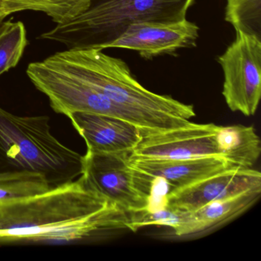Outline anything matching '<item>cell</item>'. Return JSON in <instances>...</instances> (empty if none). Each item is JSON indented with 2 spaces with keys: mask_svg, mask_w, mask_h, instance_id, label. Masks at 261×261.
Masks as SVG:
<instances>
[{
  "mask_svg": "<svg viewBox=\"0 0 261 261\" xmlns=\"http://www.w3.org/2000/svg\"><path fill=\"white\" fill-rule=\"evenodd\" d=\"M28 44L23 22L10 19L0 23V75L16 67Z\"/></svg>",
  "mask_w": 261,
  "mask_h": 261,
  "instance_id": "5bb4252c",
  "label": "cell"
},
{
  "mask_svg": "<svg viewBox=\"0 0 261 261\" xmlns=\"http://www.w3.org/2000/svg\"><path fill=\"white\" fill-rule=\"evenodd\" d=\"M130 212L108 204L74 181L0 203V244H70L127 229Z\"/></svg>",
  "mask_w": 261,
  "mask_h": 261,
  "instance_id": "6da1fadb",
  "label": "cell"
},
{
  "mask_svg": "<svg viewBox=\"0 0 261 261\" xmlns=\"http://www.w3.org/2000/svg\"><path fill=\"white\" fill-rule=\"evenodd\" d=\"M90 0H1L7 16L23 11L40 12L57 24L71 20L88 7Z\"/></svg>",
  "mask_w": 261,
  "mask_h": 261,
  "instance_id": "4fadbf2b",
  "label": "cell"
},
{
  "mask_svg": "<svg viewBox=\"0 0 261 261\" xmlns=\"http://www.w3.org/2000/svg\"><path fill=\"white\" fill-rule=\"evenodd\" d=\"M7 17V16L6 15L4 9H3L2 4H1V0H0V20H4V19H5Z\"/></svg>",
  "mask_w": 261,
  "mask_h": 261,
  "instance_id": "e0dca14e",
  "label": "cell"
},
{
  "mask_svg": "<svg viewBox=\"0 0 261 261\" xmlns=\"http://www.w3.org/2000/svg\"><path fill=\"white\" fill-rule=\"evenodd\" d=\"M46 59L129 113L142 131L181 127L195 117L192 105L146 89L134 79L126 62L102 50L67 49Z\"/></svg>",
  "mask_w": 261,
  "mask_h": 261,
  "instance_id": "7a4b0ae2",
  "label": "cell"
},
{
  "mask_svg": "<svg viewBox=\"0 0 261 261\" xmlns=\"http://www.w3.org/2000/svg\"><path fill=\"white\" fill-rule=\"evenodd\" d=\"M82 161L51 134L49 117H20L0 108V174H37L53 189L79 178Z\"/></svg>",
  "mask_w": 261,
  "mask_h": 261,
  "instance_id": "277c9868",
  "label": "cell"
},
{
  "mask_svg": "<svg viewBox=\"0 0 261 261\" xmlns=\"http://www.w3.org/2000/svg\"><path fill=\"white\" fill-rule=\"evenodd\" d=\"M195 0H90L87 8L68 22L39 36L67 49L103 50L138 22L170 23L186 19Z\"/></svg>",
  "mask_w": 261,
  "mask_h": 261,
  "instance_id": "3957f363",
  "label": "cell"
},
{
  "mask_svg": "<svg viewBox=\"0 0 261 261\" xmlns=\"http://www.w3.org/2000/svg\"><path fill=\"white\" fill-rule=\"evenodd\" d=\"M254 190H261L259 171L231 168L187 187L172 189L166 195L164 205L181 212H194L214 201Z\"/></svg>",
  "mask_w": 261,
  "mask_h": 261,
  "instance_id": "ba28073f",
  "label": "cell"
},
{
  "mask_svg": "<svg viewBox=\"0 0 261 261\" xmlns=\"http://www.w3.org/2000/svg\"><path fill=\"white\" fill-rule=\"evenodd\" d=\"M3 21H4V20H0V23H1V22H3Z\"/></svg>",
  "mask_w": 261,
  "mask_h": 261,
  "instance_id": "ac0fdd59",
  "label": "cell"
},
{
  "mask_svg": "<svg viewBox=\"0 0 261 261\" xmlns=\"http://www.w3.org/2000/svg\"><path fill=\"white\" fill-rule=\"evenodd\" d=\"M129 155L87 150L80 177L89 190L121 210L137 212L152 208V181L131 167Z\"/></svg>",
  "mask_w": 261,
  "mask_h": 261,
  "instance_id": "8992f818",
  "label": "cell"
},
{
  "mask_svg": "<svg viewBox=\"0 0 261 261\" xmlns=\"http://www.w3.org/2000/svg\"><path fill=\"white\" fill-rule=\"evenodd\" d=\"M261 190L250 191L214 201L194 212H182L179 224L173 229L178 237L189 236L215 228L248 210L260 197Z\"/></svg>",
  "mask_w": 261,
  "mask_h": 261,
  "instance_id": "7c38bea8",
  "label": "cell"
},
{
  "mask_svg": "<svg viewBox=\"0 0 261 261\" xmlns=\"http://www.w3.org/2000/svg\"><path fill=\"white\" fill-rule=\"evenodd\" d=\"M233 146L232 126L191 122L175 129L142 131L141 140L129 156L172 160L219 157L235 166Z\"/></svg>",
  "mask_w": 261,
  "mask_h": 261,
  "instance_id": "5b68a950",
  "label": "cell"
},
{
  "mask_svg": "<svg viewBox=\"0 0 261 261\" xmlns=\"http://www.w3.org/2000/svg\"><path fill=\"white\" fill-rule=\"evenodd\" d=\"M236 33L234 42L218 59L224 72L222 94L232 111L250 117L261 97V40Z\"/></svg>",
  "mask_w": 261,
  "mask_h": 261,
  "instance_id": "52a82bcc",
  "label": "cell"
},
{
  "mask_svg": "<svg viewBox=\"0 0 261 261\" xmlns=\"http://www.w3.org/2000/svg\"><path fill=\"white\" fill-rule=\"evenodd\" d=\"M134 170L150 181L163 180L172 189H182L231 168L238 167L219 157L185 159H142L129 156Z\"/></svg>",
  "mask_w": 261,
  "mask_h": 261,
  "instance_id": "8fae6325",
  "label": "cell"
},
{
  "mask_svg": "<svg viewBox=\"0 0 261 261\" xmlns=\"http://www.w3.org/2000/svg\"><path fill=\"white\" fill-rule=\"evenodd\" d=\"M50 189L46 180L37 174H0V203L37 195Z\"/></svg>",
  "mask_w": 261,
  "mask_h": 261,
  "instance_id": "2e32d148",
  "label": "cell"
},
{
  "mask_svg": "<svg viewBox=\"0 0 261 261\" xmlns=\"http://www.w3.org/2000/svg\"><path fill=\"white\" fill-rule=\"evenodd\" d=\"M225 20L236 32L261 40V0H227Z\"/></svg>",
  "mask_w": 261,
  "mask_h": 261,
  "instance_id": "9a60e30c",
  "label": "cell"
},
{
  "mask_svg": "<svg viewBox=\"0 0 261 261\" xmlns=\"http://www.w3.org/2000/svg\"><path fill=\"white\" fill-rule=\"evenodd\" d=\"M68 118L91 152L131 153L141 140L139 126L118 117L74 113Z\"/></svg>",
  "mask_w": 261,
  "mask_h": 261,
  "instance_id": "30bf717a",
  "label": "cell"
},
{
  "mask_svg": "<svg viewBox=\"0 0 261 261\" xmlns=\"http://www.w3.org/2000/svg\"><path fill=\"white\" fill-rule=\"evenodd\" d=\"M198 30L186 19L170 23L138 22L129 25L108 48L133 50L146 59L174 55L180 48L195 46Z\"/></svg>",
  "mask_w": 261,
  "mask_h": 261,
  "instance_id": "9c48e42d",
  "label": "cell"
}]
</instances>
